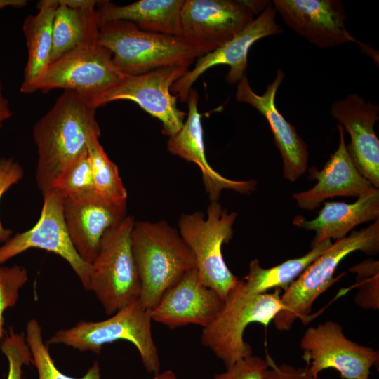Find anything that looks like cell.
Here are the masks:
<instances>
[{
  "label": "cell",
  "instance_id": "d4e9b609",
  "mask_svg": "<svg viewBox=\"0 0 379 379\" xmlns=\"http://www.w3.org/2000/svg\"><path fill=\"white\" fill-rule=\"evenodd\" d=\"M99 26L95 6L74 8L58 3L49 64L78 47L97 43Z\"/></svg>",
  "mask_w": 379,
  "mask_h": 379
},
{
  "label": "cell",
  "instance_id": "9c48e42d",
  "mask_svg": "<svg viewBox=\"0 0 379 379\" xmlns=\"http://www.w3.org/2000/svg\"><path fill=\"white\" fill-rule=\"evenodd\" d=\"M125 76L114 64L111 51L97 42L78 47L49 64L36 91H71L97 109Z\"/></svg>",
  "mask_w": 379,
  "mask_h": 379
},
{
  "label": "cell",
  "instance_id": "e575fe53",
  "mask_svg": "<svg viewBox=\"0 0 379 379\" xmlns=\"http://www.w3.org/2000/svg\"><path fill=\"white\" fill-rule=\"evenodd\" d=\"M265 359L268 366L265 379H319L311 374L307 366L302 368L278 364L267 352Z\"/></svg>",
  "mask_w": 379,
  "mask_h": 379
},
{
  "label": "cell",
  "instance_id": "ffe728a7",
  "mask_svg": "<svg viewBox=\"0 0 379 379\" xmlns=\"http://www.w3.org/2000/svg\"><path fill=\"white\" fill-rule=\"evenodd\" d=\"M340 141L338 149L319 171L316 166L308 168L309 178L317 183L311 189L294 193L292 197L299 208L312 211L324 200L334 197H359L375 188L358 171L350 157L345 142V130L338 124Z\"/></svg>",
  "mask_w": 379,
  "mask_h": 379
},
{
  "label": "cell",
  "instance_id": "4316f807",
  "mask_svg": "<svg viewBox=\"0 0 379 379\" xmlns=\"http://www.w3.org/2000/svg\"><path fill=\"white\" fill-rule=\"evenodd\" d=\"M95 191L103 199L117 204H126L127 192L119 175L117 166L107 157L99 142L92 138L88 145Z\"/></svg>",
  "mask_w": 379,
  "mask_h": 379
},
{
  "label": "cell",
  "instance_id": "7402d4cb",
  "mask_svg": "<svg viewBox=\"0 0 379 379\" xmlns=\"http://www.w3.org/2000/svg\"><path fill=\"white\" fill-rule=\"evenodd\" d=\"M323 203V208L314 219L307 220L297 215L293 220L296 227L315 232L312 246L326 240L343 239L357 225L379 219V189H372L352 204Z\"/></svg>",
  "mask_w": 379,
  "mask_h": 379
},
{
  "label": "cell",
  "instance_id": "484cf974",
  "mask_svg": "<svg viewBox=\"0 0 379 379\" xmlns=\"http://www.w3.org/2000/svg\"><path fill=\"white\" fill-rule=\"evenodd\" d=\"M332 244L331 240L324 241L312 246V249L304 255L287 260L270 268H263L258 259L253 260L249 264L247 275L243 279L247 291L251 294L267 293L272 288L285 291Z\"/></svg>",
  "mask_w": 379,
  "mask_h": 379
},
{
  "label": "cell",
  "instance_id": "d590c367",
  "mask_svg": "<svg viewBox=\"0 0 379 379\" xmlns=\"http://www.w3.org/2000/svg\"><path fill=\"white\" fill-rule=\"evenodd\" d=\"M11 111L7 98L4 95L0 80V130L5 121L11 117Z\"/></svg>",
  "mask_w": 379,
  "mask_h": 379
},
{
  "label": "cell",
  "instance_id": "5bb4252c",
  "mask_svg": "<svg viewBox=\"0 0 379 379\" xmlns=\"http://www.w3.org/2000/svg\"><path fill=\"white\" fill-rule=\"evenodd\" d=\"M277 11L272 2L244 29L214 51L198 58L194 67L188 70L171 86V92L181 102L187 101L192 85L208 69L225 65L230 67L225 76L232 85L238 83L246 74L248 53L254 43L262 38L283 32L276 20Z\"/></svg>",
  "mask_w": 379,
  "mask_h": 379
},
{
  "label": "cell",
  "instance_id": "5b68a950",
  "mask_svg": "<svg viewBox=\"0 0 379 379\" xmlns=\"http://www.w3.org/2000/svg\"><path fill=\"white\" fill-rule=\"evenodd\" d=\"M98 44L109 50L125 75H140L168 65L190 67L197 51L179 36L152 33L125 20L100 23Z\"/></svg>",
  "mask_w": 379,
  "mask_h": 379
},
{
  "label": "cell",
  "instance_id": "52a82bcc",
  "mask_svg": "<svg viewBox=\"0 0 379 379\" xmlns=\"http://www.w3.org/2000/svg\"><path fill=\"white\" fill-rule=\"evenodd\" d=\"M135 218L126 215L103 234L91 265L88 291H92L105 313L112 315L138 298L140 281L131 248Z\"/></svg>",
  "mask_w": 379,
  "mask_h": 379
},
{
  "label": "cell",
  "instance_id": "83f0119b",
  "mask_svg": "<svg viewBox=\"0 0 379 379\" xmlns=\"http://www.w3.org/2000/svg\"><path fill=\"white\" fill-rule=\"evenodd\" d=\"M25 338L32 357L33 364L38 372L37 379H101L98 361H95L87 373L80 378L61 373L55 366L48 347L44 341L41 327L36 319H30L27 322Z\"/></svg>",
  "mask_w": 379,
  "mask_h": 379
},
{
  "label": "cell",
  "instance_id": "7c38bea8",
  "mask_svg": "<svg viewBox=\"0 0 379 379\" xmlns=\"http://www.w3.org/2000/svg\"><path fill=\"white\" fill-rule=\"evenodd\" d=\"M43 197L41 212L34 226L17 233L0 246V264L29 248L45 250L65 260L88 290L91 265L80 257L70 239L63 216L62 197L53 190Z\"/></svg>",
  "mask_w": 379,
  "mask_h": 379
},
{
  "label": "cell",
  "instance_id": "8fae6325",
  "mask_svg": "<svg viewBox=\"0 0 379 379\" xmlns=\"http://www.w3.org/2000/svg\"><path fill=\"white\" fill-rule=\"evenodd\" d=\"M247 1L185 0L180 36L199 58L233 38L254 20Z\"/></svg>",
  "mask_w": 379,
  "mask_h": 379
},
{
  "label": "cell",
  "instance_id": "d6a6232c",
  "mask_svg": "<svg viewBox=\"0 0 379 379\" xmlns=\"http://www.w3.org/2000/svg\"><path fill=\"white\" fill-rule=\"evenodd\" d=\"M268 366L265 359L251 355L244 358L212 379H265Z\"/></svg>",
  "mask_w": 379,
  "mask_h": 379
},
{
  "label": "cell",
  "instance_id": "4fadbf2b",
  "mask_svg": "<svg viewBox=\"0 0 379 379\" xmlns=\"http://www.w3.org/2000/svg\"><path fill=\"white\" fill-rule=\"evenodd\" d=\"M184 65L162 67L140 75H126L121 84L105 98L103 105L116 100H131L162 123V132L169 138L183 126L187 114L176 105L172 85L187 71Z\"/></svg>",
  "mask_w": 379,
  "mask_h": 379
},
{
  "label": "cell",
  "instance_id": "f546056e",
  "mask_svg": "<svg viewBox=\"0 0 379 379\" xmlns=\"http://www.w3.org/2000/svg\"><path fill=\"white\" fill-rule=\"evenodd\" d=\"M356 274L354 287L357 292L354 297L355 303L362 309H379V262L371 258L349 269Z\"/></svg>",
  "mask_w": 379,
  "mask_h": 379
},
{
  "label": "cell",
  "instance_id": "30bf717a",
  "mask_svg": "<svg viewBox=\"0 0 379 379\" xmlns=\"http://www.w3.org/2000/svg\"><path fill=\"white\" fill-rule=\"evenodd\" d=\"M300 348L306 366L316 378L322 371L333 368L343 379H369L371 369L379 359L378 350L348 339L342 325L331 320L309 327Z\"/></svg>",
  "mask_w": 379,
  "mask_h": 379
},
{
  "label": "cell",
  "instance_id": "9a60e30c",
  "mask_svg": "<svg viewBox=\"0 0 379 379\" xmlns=\"http://www.w3.org/2000/svg\"><path fill=\"white\" fill-rule=\"evenodd\" d=\"M284 22L310 44L320 48L358 44L345 27L347 18L339 0H274Z\"/></svg>",
  "mask_w": 379,
  "mask_h": 379
},
{
  "label": "cell",
  "instance_id": "8d00e7d4",
  "mask_svg": "<svg viewBox=\"0 0 379 379\" xmlns=\"http://www.w3.org/2000/svg\"><path fill=\"white\" fill-rule=\"evenodd\" d=\"M58 3L69 7H90L95 6L98 1L93 0H58Z\"/></svg>",
  "mask_w": 379,
  "mask_h": 379
},
{
  "label": "cell",
  "instance_id": "2e32d148",
  "mask_svg": "<svg viewBox=\"0 0 379 379\" xmlns=\"http://www.w3.org/2000/svg\"><path fill=\"white\" fill-rule=\"evenodd\" d=\"M284 77V72L278 69L265 91L258 95L252 90L245 74L238 82L235 98L237 101L253 107L266 119L283 161L284 177L290 182H295L308 169L309 152L306 142L275 105L276 94Z\"/></svg>",
  "mask_w": 379,
  "mask_h": 379
},
{
  "label": "cell",
  "instance_id": "e0dca14e",
  "mask_svg": "<svg viewBox=\"0 0 379 379\" xmlns=\"http://www.w3.org/2000/svg\"><path fill=\"white\" fill-rule=\"evenodd\" d=\"M330 113L350 136L346 147L358 171L379 189V140L374 131L378 105L351 93L335 101Z\"/></svg>",
  "mask_w": 379,
  "mask_h": 379
},
{
  "label": "cell",
  "instance_id": "3957f363",
  "mask_svg": "<svg viewBox=\"0 0 379 379\" xmlns=\"http://www.w3.org/2000/svg\"><path fill=\"white\" fill-rule=\"evenodd\" d=\"M355 251L368 255L378 253L379 219L336 240L281 293L283 309L273 319L274 327L281 331H289L298 319L306 324L315 300L338 280L333 275L340 262Z\"/></svg>",
  "mask_w": 379,
  "mask_h": 379
},
{
  "label": "cell",
  "instance_id": "ac0fdd59",
  "mask_svg": "<svg viewBox=\"0 0 379 379\" xmlns=\"http://www.w3.org/2000/svg\"><path fill=\"white\" fill-rule=\"evenodd\" d=\"M223 304L224 300L201 282L194 267L165 292L150 313L152 321L171 329L188 324L205 327L215 319Z\"/></svg>",
  "mask_w": 379,
  "mask_h": 379
},
{
  "label": "cell",
  "instance_id": "74e56055",
  "mask_svg": "<svg viewBox=\"0 0 379 379\" xmlns=\"http://www.w3.org/2000/svg\"><path fill=\"white\" fill-rule=\"evenodd\" d=\"M357 44L360 46V48L362 51V52L364 54H366L371 56L374 60L375 63H377V65H378V52L374 50L373 48H371V46L365 43L359 41Z\"/></svg>",
  "mask_w": 379,
  "mask_h": 379
},
{
  "label": "cell",
  "instance_id": "8992f818",
  "mask_svg": "<svg viewBox=\"0 0 379 379\" xmlns=\"http://www.w3.org/2000/svg\"><path fill=\"white\" fill-rule=\"evenodd\" d=\"M152 321L150 310L135 298L107 319L82 321L69 328L58 331L47 344H62L100 354L103 345L124 340L136 347L146 370L157 374L160 363L152 338Z\"/></svg>",
  "mask_w": 379,
  "mask_h": 379
},
{
  "label": "cell",
  "instance_id": "603a6c76",
  "mask_svg": "<svg viewBox=\"0 0 379 379\" xmlns=\"http://www.w3.org/2000/svg\"><path fill=\"white\" fill-rule=\"evenodd\" d=\"M185 0H140L126 6L102 1L100 23L125 20L152 33L180 36V13Z\"/></svg>",
  "mask_w": 379,
  "mask_h": 379
},
{
  "label": "cell",
  "instance_id": "4dcf8cb0",
  "mask_svg": "<svg viewBox=\"0 0 379 379\" xmlns=\"http://www.w3.org/2000/svg\"><path fill=\"white\" fill-rule=\"evenodd\" d=\"M27 281L25 267L17 265L0 267V344L4 332V312L16 304L20 291Z\"/></svg>",
  "mask_w": 379,
  "mask_h": 379
},
{
  "label": "cell",
  "instance_id": "ab89813d",
  "mask_svg": "<svg viewBox=\"0 0 379 379\" xmlns=\"http://www.w3.org/2000/svg\"><path fill=\"white\" fill-rule=\"evenodd\" d=\"M153 379H177L175 373L170 370L155 374Z\"/></svg>",
  "mask_w": 379,
  "mask_h": 379
},
{
  "label": "cell",
  "instance_id": "1f68e13d",
  "mask_svg": "<svg viewBox=\"0 0 379 379\" xmlns=\"http://www.w3.org/2000/svg\"><path fill=\"white\" fill-rule=\"evenodd\" d=\"M1 350L8 361L6 379H23L22 377L23 366L33 364L32 357L25 336L10 330L1 344Z\"/></svg>",
  "mask_w": 379,
  "mask_h": 379
},
{
  "label": "cell",
  "instance_id": "6da1fadb",
  "mask_svg": "<svg viewBox=\"0 0 379 379\" xmlns=\"http://www.w3.org/2000/svg\"><path fill=\"white\" fill-rule=\"evenodd\" d=\"M95 111L78 94L64 91L34 124L38 154L35 180L42 195L53 190L68 166L88 152L89 141L100 138Z\"/></svg>",
  "mask_w": 379,
  "mask_h": 379
},
{
  "label": "cell",
  "instance_id": "44dd1931",
  "mask_svg": "<svg viewBox=\"0 0 379 379\" xmlns=\"http://www.w3.org/2000/svg\"><path fill=\"white\" fill-rule=\"evenodd\" d=\"M199 95L191 89L187 101L189 112L180 131L167 142L168 150L200 168L206 190L211 200L218 201L221 191L232 190L241 194H248L255 190L256 181L233 180L223 177L208 163L205 155L201 114L198 111Z\"/></svg>",
  "mask_w": 379,
  "mask_h": 379
},
{
  "label": "cell",
  "instance_id": "f35d334b",
  "mask_svg": "<svg viewBox=\"0 0 379 379\" xmlns=\"http://www.w3.org/2000/svg\"><path fill=\"white\" fill-rule=\"evenodd\" d=\"M25 0H0V9L6 7L21 8L27 4Z\"/></svg>",
  "mask_w": 379,
  "mask_h": 379
},
{
  "label": "cell",
  "instance_id": "f1b7e54d",
  "mask_svg": "<svg viewBox=\"0 0 379 379\" xmlns=\"http://www.w3.org/2000/svg\"><path fill=\"white\" fill-rule=\"evenodd\" d=\"M53 190L64 198L79 197L95 192L88 152L63 171Z\"/></svg>",
  "mask_w": 379,
  "mask_h": 379
},
{
  "label": "cell",
  "instance_id": "ba28073f",
  "mask_svg": "<svg viewBox=\"0 0 379 379\" xmlns=\"http://www.w3.org/2000/svg\"><path fill=\"white\" fill-rule=\"evenodd\" d=\"M235 212L228 213L218 201L211 202L205 218L201 212L182 215L178 222L181 237L192 251L201 282L222 300L239 279L227 266L222 246L233 236Z\"/></svg>",
  "mask_w": 379,
  "mask_h": 379
},
{
  "label": "cell",
  "instance_id": "7a4b0ae2",
  "mask_svg": "<svg viewBox=\"0 0 379 379\" xmlns=\"http://www.w3.org/2000/svg\"><path fill=\"white\" fill-rule=\"evenodd\" d=\"M143 307L150 311L189 270L195 258L177 230L164 221L135 222L131 237Z\"/></svg>",
  "mask_w": 379,
  "mask_h": 379
},
{
  "label": "cell",
  "instance_id": "cb8c5ba5",
  "mask_svg": "<svg viewBox=\"0 0 379 379\" xmlns=\"http://www.w3.org/2000/svg\"><path fill=\"white\" fill-rule=\"evenodd\" d=\"M57 0H41L38 12L24 20L22 31L27 48V61L20 88L22 93L36 91L37 82L49 65L53 43V22Z\"/></svg>",
  "mask_w": 379,
  "mask_h": 379
},
{
  "label": "cell",
  "instance_id": "d6986e66",
  "mask_svg": "<svg viewBox=\"0 0 379 379\" xmlns=\"http://www.w3.org/2000/svg\"><path fill=\"white\" fill-rule=\"evenodd\" d=\"M63 216L70 239L80 257L91 264L105 232L126 215V204L107 201L95 192L62 197Z\"/></svg>",
  "mask_w": 379,
  "mask_h": 379
},
{
  "label": "cell",
  "instance_id": "836d02e7",
  "mask_svg": "<svg viewBox=\"0 0 379 379\" xmlns=\"http://www.w3.org/2000/svg\"><path fill=\"white\" fill-rule=\"evenodd\" d=\"M20 164L11 158L0 159V201L3 195L23 177ZM12 237V230L3 226L0 220V241L6 242Z\"/></svg>",
  "mask_w": 379,
  "mask_h": 379
},
{
  "label": "cell",
  "instance_id": "277c9868",
  "mask_svg": "<svg viewBox=\"0 0 379 379\" xmlns=\"http://www.w3.org/2000/svg\"><path fill=\"white\" fill-rule=\"evenodd\" d=\"M281 291L249 293L244 279H239L228 293L215 317L204 327L201 340L220 359L226 368L253 354L251 347L244 340L248 324L256 322L267 326L283 309Z\"/></svg>",
  "mask_w": 379,
  "mask_h": 379
}]
</instances>
